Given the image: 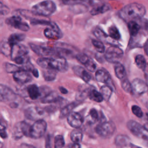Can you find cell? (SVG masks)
<instances>
[{
  "mask_svg": "<svg viewBox=\"0 0 148 148\" xmlns=\"http://www.w3.org/2000/svg\"><path fill=\"white\" fill-rule=\"evenodd\" d=\"M95 79L99 82L105 83L113 90L114 89V86L110 75L105 69L101 68L95 71Z\"/></svg>",
  "mask_w": 148,
  "mask_h": 148,
  "instance_id": "obj_10",
  "label": "cell"
},
{
  "mask_svg": "<svg viewBox=\"0 0 148 148\" xmlns=\"http://www.w3.org/2000/svg\"><path fill=\"white\" fill-rule=\"evenodd\" d=\"M25 35L23 34H13L8 39L10 44L13 46L15 44L18 43L25 39Z\"/></svg>",
  "mask_w": 148,
  "mask_h": 148,
  "instance_id": "obj_31",
  "label": "cell"
},
{
  "mask_svg": "<svg viewBox=\"0 0 148 148\" xmlns=\"http://www.w3.org/2000/svg\"><path fill=\"white\" fill-rule=\"evenodd\" d=\"M60 99V97L55 91H50L45 96H43L41 99V102L43 103H49L56 102Z\"/></svg>",
  "mask_w": 148,
  "mask_h": 148,
  "instance_id": "obj_21",
  "label": "cell"
},
{
  "mask_svg": "<svg viewBox=\"0 0 148 148\" xmlns=\"http://www.w3.org/2000/svg\"><path fill=\"white\" fill-rule=\"evenodd\" d=\"M69 147H75V148H78V147H80V145L79 143H74L73 142V143L69 145L68 146Z\"/></svg>",
  "mask_w": 148,
  "mask_h": 148,
  "instance_id": "obj_51",
  "label": "cell"
},
{
  "mask_svg": "<svg viewBox=\"0 0 148 148\" xmlns=\"http://www.w3.org/2000/svg\"><path fill=\"white\" fill-rule=\"evenodd\" d=\"M1 145H2V143H1V142H0V147H1Z\"/></svg>",
  "mask_w": 148,
  "mask_h": 148,
  "instance_id": "obj_57",
  "label": "cell"
},
{
  "mask_svg": "<svg viewBox=\"0 0 148 148\" xmlns=\"http://www.w3.org/2000/svg\"><path fill=\"white\" fill-rule=\"evenodd\" d=\"M45 111L39 107H29L25 111V116L29 120H37L44 114Z\"/></svg>",
  "mask_w": 148,
  "mask_h": 148,
  "instance_id": "obj_17",
  "label": "cell"
},
{
  "mask_svg": "<svg viewBox=\"0 0 148 148\" xmlns=\"http://www.w3.org/2000/svg\"><path fill=\"white\" fill-rule=\"evenodd\" d=\"M88 97L91 101L96 102H101L103 100L101 93L95 89H90Z\"/></svg>",
  "mask_w": 148,
  "mask_h": 148,
  "instance_id": "obj_27",
  "label": "cell"
},
{
  "mask_svg": "<svg viewBox=\"0 0 148 148\" xmlns=\"http://www.w3.org/2000/svg\"><path fill=\"white\" fill-rule=\"evenodd\" d=\"M109 36L111 37L112 39L117 40L120 39L121 35L119 32V29L115 25H112L108 29Z\"/></svg>",
  "mask_w": 148,
  "mask_h": 148,
  "instance_id": "obj_35",
  "label": "cell"
},
{
  "mask_svg": "<svg viewBox=\"0 0 148 148\" xmlns=\"http://www.w3.org/2000/svg\"><path fill=\"white\" fill-rule=\"evenodd\" d=\"M128 130L135 136L148 142V129L134 120H130L127 123Z\"/></svg>",
  "mask_w": 148,
  "mask_h": 148,
  "instance_id": "obj_4",
  "label": "cell"
},
{
  "mask_svg": "<svg viewBox=\"0 0 148 148\" xmlns=\"http://www.w3.org/2000/svg\"><path fill=\"white\" fill-rule=\"evenodd\" d=\"M135 61L138 68H139L143 71H145L146 70L147 63L146 59L141 54L137 55L135 58Z\"/></svg>",
  "mask_w": 148,
  "mask_h": 148,
  "instance_id": "obj_32",
  "label": "cell"
},
{
  "mask_svg": "<svg viewBox=\"0 0 148 148\" xmlns=\"http://www.w3.org/2000/svg\"><path fill=\"white\" fill-rule=\"evenodd\" d=\"M146 13L145 6L140 3H130L119 11L120 17L125 21L142 18Z\"/></svg>",
  "mask_w": 148,
  "mask_h": 148,
  "instance_id": "obj_2",
  "label": "cell"
},
{
  "mask_svg": "<svg viewBox=\"0 0 148 148\" xmlns=\"http://www.w3.org/2000/svg\"><path fill=\"white\" fill-rule=\"evenodd\" d=\"M88 0H62V2L65 5H77L82 3L83 2L87 1Z\"/></svg>",
  "mask_w": 148,
  "mask_h": 148,
  "instance_id": "obj_47",
  "label": "cell"
},
{
  "mask_svg": "<svg viewBox=\"0 0 148 148\" xmlns=\"http://www.w3.org/2000/svg\"><path fill=\"white\" fill-rule=\"evenodd\" d=\"M56 10V5L50 0H46L39 2L32 7V12L34 14L49 16L52 14Z\"/></svg>",
  "mask_w": 148,
  "mask_h": 148,
  "instance_id": "obj_3",
  "label": "cell"
},
{
  "mask_svg": "<svg viewBox=\"0 0 148 148\" xmlns=\"http://www.w3.org/2000/svg\"><path fill=\"white\" fill-rule=\"evenodd\" d=\"M93 34L96 36L97 38H98L99 40H101L102 42H104L107 43H110L112 45H116V43L114 42V41H116V40L112 39L111 37H110L107 34H106L99 28H95L93 31Z\"/></svg>",
  "mask_w": 148,
  "mask_h": 148,
  "instance_id": "obj_18",
  "label": "cell"
},
{
  "mask_svg": "<svg viewBox=\"0 0 148 148\" xmlns=\"http://www.w3.org/2000/svg\"><path fill=\"white\" fill-rule=\"evenodd\" d=\"M131 110H132L133 114H135L136 117H138L139 118H141L143 115V113L141 108L139 106L133 105L131 108Z\"/></svg>",
  "mask_w": 148,
  "mask_h": 148,
  "instance_id": "obj_43",
  "label": "cell"
},
{
  "mask_svg": "<svg viewBox=\"0 0 148 148\" xmlns=\"http://www.w3.org/2000/svg\"><path fill=\"white\" fill-rule=\"evenodd\" d=\"M76 58L77 60V61L80 62L82 64H84L87 60L89 59L90 57H88L87 55L84 54V53H79L76 54Z\"/></svg>",
  "mask_w": 148,
  "mask_h": 148,
  "instance_id": "obj_45",
  "label": "cell"
},
{
  "mask_svg": "<svg viewBox=\"0 0 148 148\" xmlns=\"http://www.w3.org/2000/svg\"><path fill=\"white\" fill-rule=\"evenodd\" d=\"M0 136H1L2 138H3V139H5V138H7L8 135H7L6 132L5 131V130H1V131H0Z\"/></svg>",
  "mask_w": 148,
  "mask_h": 148,
  "instance_id": "obj_49",
  "label": "cell"
},
{
  "mask_svg": "<svg viewBox=\"0 0 148 148\" xmlns=\"http://www.w3.org/2000/svg\"><path fill=\"white\" fill-rule=\"evenodd\" d=\"M16 98V94L10 88L0 84V102L12 101Z\"/></svg>",
  "mask_w": 148,
  "mask_h": 148,
  "instance_id": "obj_13",
  "label": "cell"
},
{
  "mask_svg": "<svg viewBox=\"0 0 148 148\" xmlns=\"http://www.w3.org/2000/svg\"><path fill=\"white\" fill-rule=\"evenodd\" d=\"M27 92L29 97L32 99L35 100L42 96L41 90L35 84H30L27 87Z\"/></svg>",
  "mask_w": 148,
  "mask_h": 148,
  "instance_id": "obj_20",
  "label": "cell"
},
{
  "mask_svg": "<svg viewBox=\"0 0 148 148\" xmlns=\"http://www.w3.org/2000/svg\"><path fill=\"white\" fill-rule=\"evenodd\" d=\"M37 64L43 69H51L64 72L68 69V62L66 58L63 57H43L36 61Z\"/></svg>",
  "mask_w": 148,
  "mask_h": 148,
  "instance_id": "obj_1",
  "label": "cell"
},
{
  "mask_svg": "<svg viewBox=\"0 0 148 148\" xmlns=\"http://www.w3.org/2000/svg\"><path fill=\"white\" fill-rule=\"evenodd\" d=\"M147 108H148V102L147 103ZM147 118H148V113H147Z\"/></svg>",
  "mask_w": 148,
  "mask_h": 148,
  "instance_id": "obj_56",
  "label": "cell"
},
{
  "mask_svg": "<svg viewBox=\"0 0 148 148\" xmlns=\"http://www.w3.org/2000/svg\"><path fill=\"white\" fill-rule=\"evenodd\" d=\"M12 46L8 39H3L0 42V53L6 57H10Z\"/></svg>",
  "mask_w": 148,
  "mask_h": 148,
  "instance_id": "obj_22",
  "label": "cell"
},
{
  "mask_svg": "<svg viewBox=\"0 0 148 148\" xmlns=\"http://www.w3.org/2000/svg\"><path fill=\"white\" fill-rule=\"evenodd\" d=\"M29 45L33 51L38 56L42 57H59L56 48L41 46L34 43H29Z\"/></svg>",
  "mask_w": 148,
  "mask_h": 148,
  "instance_id": "obj_8",
  "label": "cell"
},
{
  "mask_svg": "<svg viewBox=\"0 0 148 148\" xmlns=\"http://www.w3.org/2000/svg\"><path fill=\"white\" fill-rule=\"evenodd\" d=\"M121 87L126 92H131V83L127 77L121 80Z\"/></svg>",
  "mask_w": 148,
  "mask_h": 148,
  "instance_id": "obj_42",
  "label": "cell"
},
{
  "mask_svg": "<svg viewBox=\"0 0 148 148\" xmlns=\"http://www.w3.org/2000/svg\"><path fill=\"white\" fill-rule=\"evenodd\" d=\"M113 90L108 85H105L101 87L100 89V92L101 93L103 100L108 101L110 99L112 93H113Z\"/></svg>",
  "mask_w": 148,
  "mask_h": 148,
  "instance_id": "obj_28",
  "label": "cell"
},
{
  "mask_svg": "<svg viewBox=\"0 0 148 148\" xmlns=\"http://www.w3.org/2000/svg\"><path fill=\"white\" fill-rule=\"evenodd\" d=\"M110 9V6L108 3H105L103 5L95 6L92 9L90 13L92 15H97L98 14L106 12Z\"/></svg>",
  "mask_w": 148,
  "mask_h": 148,
  "instance_id": "obj_25",
  "label": "cell"
},
{
  "mask_svg": "<svg viewBox=\"0 0 148 148\" xmlns=\"http://www.w3.org/2000/svg\"><path fill=\"white\" fill-rule=\"evenodd\" d=\"M45 36L50 39H58L61 38L62 34L57 25V24L53 22L51 23V24L46 28L44 30Z\"/></svg>",
  "mask_w": 148,
  "mask_h": 148,
  "instance_id": "obj_12",
  "label": "cell"
},
{
  "mask_svg": "<svg viewBox=\"0 0 148 148\" xmlns=\"http://www.w3.org/2000/svg\"><path fill=\"white\" fill-rule=\"evenodd\" d=\"M114 143L118 147H126L131 144L130 138L127 136L124 135H119L116 136Z\"/></svg>",
  "mask_w": 148,
  "mask_h": 148,
  "instance_id": "obj_24",
  "label": "cell"
},
{
  "mask_svg": "<svg viewBox=\"0 0 148 148\" xmlns=\"http://www.w3.org/2000/svg\"><path fill=\"white\" fill-rule=\"evenodd\" d=\"M9 9L0 1V16H5L9 13Z\"/></svg>",
  "mask_w": 148,
  "mask_h": 148,
  "instance_id": "obj_46",
  "label": "cell"
},
{
  "mask_svg": "<svg viewBox=\"0 0 148 148\" xmlns=\"http://www.w3.org/2000/svg\"><path fill=\"white\" fill-rule=\"evenodd\" d=\"M47 128L46 122L42 120L39 119L36 120L31 126L29 131V137L34 139H38L44 135Z\"/></svg>",
  "mask_w": 148,
  "mask_h": 148,
  "instance_id": "obj_6",
  "label": "cell"
},
{
  "mask_svg": "<svg viewBox=\"0 0 148 148\" xmlns=\"http://www.w3.org/2000/svg\"><path fill=\"white\" fill-rule=\"evenodd\" d=\"M28 54V49L23 45L17 43L12 46L10 58L12 60L14 59L27 56Z\"/></svg>",
  "mask_w": 148,
  "mask_h": 148,
  "instance_id": "obj_16",
  "label": "cell"
},
{
  "mask_svg": "<svg viewBox=\"0 0 148 148\" xmlns=\"http://www.w3.org/2000/svg\"><path fill=\"white\" fill-rule=\"evenodd\" d=\"M123 56V50L118 46L112 45L110 46L105 52V58L109 62H119Z\"/></svg>",
  "mask_w": 148,
  "mask_h": 148,
  "instance_id": "obj_7",
  "label": "cell"
},
{
  "mask_svg": "<svg viewBox=\"0 0 148 148\" xmlns=\"http://www.w3.org/2000/svg\"><path fill=\"white\" fill-rule=\"evenodd\" d=\"M59 90L62 94H67L68 93V90L65 88H64L63 87H59Z\"/></svg>",
  "mask_w": 148,
  "mask_h": 148,
  "instance_id": "obj_52",
  "label": "cell"
},
{
  "mask_svg": "<svg viewBox=\"0 0 148 148\" xmlns=\"http://www.w3.org/2000/svg\"><path fill=\"white\" fill-rule=\"evenodd\" d=\"M19 125L23 135L29 136V131H30L31 126L29 125L28 124H27L24 121L19 123Z\"/></svg>",
  "mask_w": 148,
  "mask_h": 148,
  "instance_id": "obj_40",
  "label": "cell"
},
{
  "mask_svg": "<svg viewBox=\"0 0 148 148\" xmlns=\"http://www.w3.org/2000/svg\"><path fill=\"white\" fill-rule=\"evenodd\" d=\"M6 128V122L2 120V119H0V131L1 130H5Z\"/></svg>",
  "mask_w": 148,
  "mask_h": 148,
  "instance_id": "obj_48",
  "label": "cell"
},
{
  "mask_svg": "<svg viewBox=\"0 0 148 148\" xmlns=\"http://www.w3.org/2000/svg\"><path fill=\"white\" fill-rule=\"evenodd\" d=\"M66 117L68 124L74 128H80L84 122V119L82 116L75 112L72 111Z\"/></svg>",
  "mask_w": 148,
  "mask_h": 148,
  "instance_id": "obj_14",
  "label": "cell"
},
{
  "mask_svg": "<svg viewBox=\"0 0 148 148\" xmlns=\"http://www.w3.org/2000/svg\"><path fill=\"white\" fill-rule=\"evenodd\" d=\"M57 76L56 70L51 69H44L43 71V76L45 80L48 82L53 81L55 80Z\"/></svg>",
  "mask_w": 148,
  "mask_h": 148,
  "instance_id": "obj_30",
  "label": "cell"
},
{
  "mask_svg": "<svg viewBox=\"0 0 148 148\" xmlns=\"http://www.w3.org/2000/svg\"><path fill=\"white\" fill-rule=\"evenodd\" d=\"M23 134L21 131V129H20V127L19 125V123H18L13 129V136L14 138L19 139V138H21L23 136Z\"/></svg>",
  "mask_w": 148,
  "mask_h": 148,
  "instance_id": "obj_44",
  "label": "cell"
},
{
  "mask_svg": "<svg viewBox=\"0 0 148 148\" xmlns=\"http://www.w3.org/2000/svg\"><path fill=\"white\" fill-rule=\"evenodd\" d=\"M75 73L80 77L84 82L88 83L91 79V76L88 72L80 66H75L73 68Z\"/></svg>",
  "mask_w": 148,
  "mask_h": 148,
  "instance_id": "obj_19",
  "label": "cell"
},
{
  "mask_svg": "<svg viewBox=\"0 0 148 148\" xmlns=\"http://www.w3.org/2000/svg\"><path fill=\"white\" fill-rule=\"evenodd\" d=\"M3 66H4V69L5 71L8 73H14V72L21 69V67H19L16 65L9 63V62L5 63Z\"/></svg>",
  "mask_w": 148,
  "mask_h": 148,
  "instance_id": "obj_36",
  "label": "cell"
},
{
  "mask_svg": "<svg viewBox=\"0 0 148 148\" xmlns=\"http://www.w3.org/2000/svg\"><path fill=\"white\" fill-rule=\"evenodd\" d=\"M77 128L73 130L71 133V139L74 143H79L83 139V133Z\"/></svg>",
  "mask_w": 148,
  "mask_h": 148,
  "instance_id": "obj_33",
  "label": "cell"
},
{
  "mask_svg": "<svg viewBox=\"0 0 148 148\" xmlns=\"http://www.w3.org/2000/svg\"><path fill=\"white\" fill-rule=\"evenodd\" d=\"M92 44L98 52L100 53H103L105 51V48L102 41L97 40H92Z\"/></svg>",
  "mask_w": 148,
  "mask_h": 148,
  "instance_id": "obj_38",
  "label": "cell"
},
{
  "mask_svg": "<svg viewBox=\"0 0 148 148\" xmlns=\"http://www.w3.org/2000/svg\"><path fill=\"white\" fill-rule=\"evenodd\" d=\"M128 27L130 34L132 36H135L140 29V25L133 20L128 22Z\"/></svg>",
  "mask_w": 148,
  "mask_h": 148,
  "instance_id": "obj_26",
  "label": "cell"
},
{
  "mask_svg": "<svg viewBox=\"0 0 148 148\" xmlns=\"http://www.w3.org/2000/svg\"><path fill=\"white\" fill-rule=\"evenodd\" d=\"M145 80H146V83L147 84V85L148 86V72H146L145 73Z\"/></svg>",
  "mask_w": 148,
  "mask_h": 148,
  "instance_id": "obj_55",
  "label": "cell"
},
{
  "mask_svg": "<svg viewBox=\"0 0 148 148\" xmlns=\"http://www.w3.org/2000/svg\"><path fill=\"white\" fill-rule=\"evenodd\" d=\"M90 89L86 88L84 90H80L79 91L76 95V99L77 101H82L84 100L87 97H88V92Z\"/></svg>",
  "mask_w": 148,
  "mask_h": 148,
  "instance_id": "obj_37",
  "label": "cell"
},
{
  "mask_svg": "<svg viewBox=\"0 0 148 148\" xmlns=\"http://www.w3.org/2000/svg\"><path fill=\"white\" fill-rule=\"evenodd\" d=\"M84 66L86 67V68L90 71V72H95L97 68V65L96 63L94 62V61L91 58H89V59L87 60V61L84 64Z\"/></svg>",
  "mask_w": 148,
  "mask_h": 148,
  "instance_id": "obj_39",
  "label": "cell"
},
{
  "mask_svg": "<svg viewBox=\"0 0 148 148\" xmlns=\"http://www.w3.org/2000/svg\"><path fill=\"white\" fill-rule=\"evenodd\" d=\"M144 50L146 54L148 56V39L146 41L144 45Z\"/></svg>",
  "mask_w": 148,
  "mask_h": 148,
  "instance_id": "obj_50",
  "label": "cell"
},
{
  "mask_svg": "<svg viewBox=\"0 0 148 148\" xmlns=\"http://www.w3.org/2000/svg\"><path fill=\"white\" fill-rule=\"evenodd\" d=\"M131 83V92L136 96H140L148 91V86L143 80L140 79H135Z\"/></svg>",
  "mask_w": 148,
  "mask_h": 148,
  "instance_id": "obj_9",
  "label": "cell"
},
{
  "mask_svg": "<svg viewBox=\"0 0 148 148\" xmlns=\"http://www.w3.org/2000/svg\"><path fill=\"white\" fill-rule=\"evenodd\" d=\"M114 73L117 77H118L121 80L127 77V72L125 69V67L120 62L115 63L114 66Z\"/></svg>",
  "mask_w": 148,
  "mask_h": 148,
  "instance_id": "obj_23",
  "label": "cell"
},
{
  "mask_svg": "<svg viewBox=\"0 0 148 148\" xmlns=\"http://www.w3.org/2000/svg\"><path fill=\"white\" fill-rule=\"evenodd\" d=\"M76 105V103L75 102H73V103H69V104L67 105L66 106H65V107H64L60 112V117L64 118L65 117L67 116L68 115V114L69 113H71L72 111V110L75 108Z\"/></svg>",
  "mask_w": 148,
  "mask_h": 148,
  "instance_id": "obj_34",
  "label": "cell"
},
{
  "mask_svg": "<svg viewBox=\"0 0 148 148\" xmlns=\"http://www.w3.org/2000/svg\"><path fill=\"white\" fill-rule=\"evenodd\" d=\"M13 79L20 84L28 83L32 81V76L29 72L23 69H20L13 73Z\"/></svg>",
  "mask_w": 148,
  "mask_h": 148,
  "instance_id": "obj_15",
  "label": "cell"
},
{
  "mask_svg": "<svg viewBox=\"0 0 148 148\" xmlns=\"http://www.w3.org/2000/svg\"><path fill=\"white\" fill-rule=\"evenodd\" d=\"M6 22L8 25L23 31H27L29 29V25L23 21L21 18L18 16H12L7 18Z\"/></svg>",
  "mask_w": 148,
  "mask_h": 148,
  "instance_id": "obj_11",
  "label": "cell"
},
{
  "mask_svg": "<svg viewBox=\"0 0 148 148\" xmlns=\"http://www.w3.org/2000/svg\"><path fill=\"white\" fill-rule=\"evenodd\" d=\"M32 73L33 75H34L35 77H38L39 76V73H38V71L37 69H36L34 68V69L32 70Z\"/></svg>",
  "mask_w": 148,
  "mask_h": 148,
  "instance_id": "obj_53",
  "label": "cell"
},
{
  "mask_svg": "<svg viewBox=\"0 0 148 148\" xmlns=\"http://www.w3.org/2000/svg\"><path fill=\"white\" fill-rule=\"evenodd\" d=\"M96 132L103 138H110L116 131V126L112 121H102L95 128Z\"/></svg>",
  "mask_w": 148,
  "mask_h": 148,
  "instance_id": "obj_5",
  "label": "cell"
},
{
  "mask_svg": "<svg viewBox=\"0 0 148 148\" xmlns=\"http://www.w3.org/2000/svg\"><path fill=\"white\" fill-rule=\"evenodd\" d=\"M65 140L64 137L61 135H58L54 138V147L61 148L64 146Z\"/></svg>",
  "mask_w": 148,
  "mask_h": 148,
  "instance_id": "obj_41",
  "label": "cell"
},
{
  "mask_svg": "<svg viewBox=\"0 0 148 148\" xmlns=\"http://www.w3.org/2000/svg\"><path fill=\"white\" fill-rule=\"evenodd\" d=\"M143 27L146 30V31L148 33V21H145L143 23Z\"/></svg>",
  "mask_w": 148,
  "mask_h": 148,
  "instance_id": "obj_54",
  "label": "cell"
},
{
  "mask_svg": "<svg viewBox=\"0 0 148 148\" xmlns=\"http://www.w3.org/2000/svg\"><path fill=\"white\" fill-rule=\"evenodd\" d=\"M99 119V116L98 112L95 109H91L86 118L87 123L89 124H94Z\"/></svg>",
  "mask_w": 148,
  "mask_h": 148,
  "instance_id": "obj_29",
  "label": "cell"
}]
</instances>
